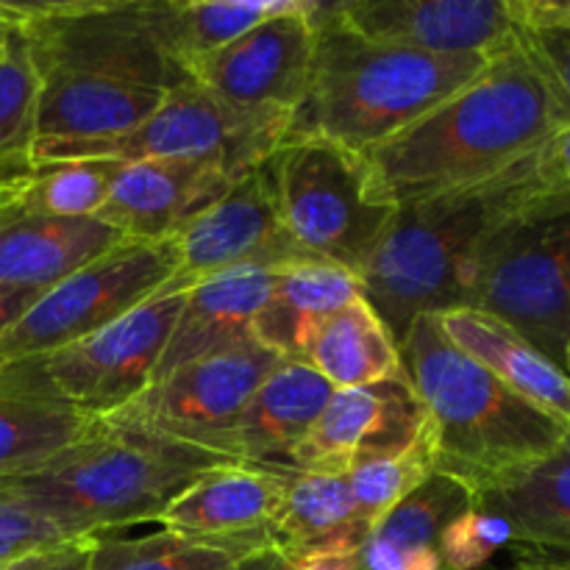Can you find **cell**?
<instances>
[{
    "label": "cell",
    "instance_id": "20",
    "mask_svg": "<svg viewBox=\"0 0 570 570\" xmlns=\"http://www.w3.org/2000/svg\"><path fill=\"white\" fill-rule=\"evenodd\" d=\"M98 217L0 215V289L42 295L122 243Z\"/></svg>",
    "mask_w": 570,
    "mask_h": 570
},
{
    "label": "cell",
    "instance_id": "27",
    "mask_svg": "<svg viewBox=\"0 0 570 570\" xmlns=\"http://www.w3.org/2000/svg\"><path fill=\"white\" fill-rule=\"evenodd\" d=\"M301 362L321 373L334 390L410 379L401 360V345L367 298L334 312L309 340Z\"/></svg>",
    "mask_w": 570,
    "mask_h": 570
},
{
    "label": "cell",
    "instance_id": "7",
    "mask_svg": "<svg viewBox=\"0 0 570 570\" xmlns=\"http://www.w3.org/2000/svg\"><path fill=\"white\" fill-rule=\"evenodd\" d=\"M462 306L495 317L566 371L570 195L540 200L488 239L465 278Z\"/></svg>",
    "mask_w": 570,
    "mask_h": 570
},
{
    "label": "cell",
    "instance_id": "37",
    "mask_svg": "<svg viewBox=\"0 0 570 570\" xmlns=\"http://www.w3.org/2000/svg\"><path fill=\"white\" fill-rule=\"evenodd\" d=\"M521 42L534 53V59L554 78L557 89L566 98L570 111V28L554 31H521Z\"/></svg>",
    "mask_w": 570,
    "mask_h": 570
},
{
    "label": "cell",
    "instance_id": "9",
    "mask_svg": "<svg viewBox=\"0 0 570 570\" xmlns=\"http://www.w3.org/2000/svg\"><path fill=\"white\" fill-rule=\"evenodd\" d=\"M189 287L167 282L111 326L48 351L0 365V390L59 401L92 417H106L137 399L154 379Z\"/></svg>",
    "mask_w": 570,
    "mask_h": 570
},
{
    "label": "cell",
    "instance_id": "19",
    "mask_svg": "<svg viewBox=\"0 0 570 570\" xmlns=\"http://www.w3.org/2000/svg\"><path fill=\"white\" fill-rule=\"evenodd\" d=\"M334 387L301 360H282L256 387L245 410L217 440V454L254 465H287L315 426Z\"/></svg>",
    "mask_w": 570,
    "mask_h": 570
},
{
    "label": "cell",
    "instance_id": "24",
    "mask_svg": "<svg viewBox=\"0 0 570 570\" xmlns=\"http://www.w3.org/2000/svg\"><path fill=\"white\" fill-rule=\"evenodd\" d=\"M438 321L451 345L493 373L512 393L570 429V376L562 367L484 312L460 306L440 312Z\"/></svg>",
    "mask_w": 570,
    "mask_h": 570
},
{
    "label": "cell",
    "instance_id": "32",
    "mask_svg": "<svg viewBox=\"0 0 570 570\" xmlns=\"http://www.w3.org/2000/svg\"><path fill=\"white\" fill-rule=\"evenodd\" d=\"M434 473H438V454H434L432 426L426 417V426L415 440L387 454L360 462L354 471L345 473V479H348L356 512L373 529Z\"/></svg>",
    "mask_w": 570,
    "mask_h": 570
},
{
    "label": "cell",
    "instance_id": "8",
    "mask_svg": "<svg viewBox=\"0 0 570 570\" xmlns=\"http://www.w3.org/2000/svg\"><path fill=\"white\" fill-rule=\"evenodd\" d=\"M289 237L362 282L395 206L379 195L365 156L317 137H287L267 159Z\"/></svg>",
    "mask_w": 570,
    "mask_h": 570
},
{
    "label": "cell",
    "instance_id": "46",
    "mask_svg": "<svg viewBox=\"0 0 570 570\" xmlns=\"http://www.w3.org/2000/svg\"><path fill=\"white\" fill-rule=\"evenodd\" d=\"M566 371H568V376H570V345H568V360H566Z\"/></svg>",
    "mask_w": 570,
    "mask_h": 570
},
{
    "label": "cell",
    "instance_id": "21",
    "mask_svg": "<svg viewBox=\"0 0 570 570\" xmlns=\"http://www.w3.org/2000/svg\"><path fill=\"white\" fill-rule=\"evenodd\" d=\"M165 95L161 89L111 78L42 72L33 111V142L117 139L142 126Z\"/></svg>",
    "mask_w": 570,
    "mask_h": 570
},
{
    "label": "cell",
    "instance_id": "15",
    "mask_svg": "<svg viewBox=\"0 0 570 570\" xmlns=\"http://www.w3.org/2000/svg\"><path fill=\"white\" fill-rule=\"evenodd\" d=\"M328 9L362 37L426 53L499 56L521 39L512 0H340Z\"/></svg>",
    "mask_w": 570,
    "mask_h": 570
},
{
    "label": "cell",
    "instance_id": "35",
    "mask_svg": "<svg viewBox=\"0 0 570 570\" xmlns=\"http://www.w3.org/2000/svg\"><path fill=\"white\" fill-rule=\"evenodd\" d=\"M507 546H512L510 527L493 512L471 507L443 529L440 560L445 570H479Z\"/></svg>",
    "mask_w": 570,
    "mask_h": 570
},
{
    "label": "cell",
    "instance_id": "42",
    "mask_svg": "<svg viewBox=\"0 0 570 570\" xmlns=\"http://www.w3.org/2000/svg\"><path fill=\"white\" fill-rule=\"evenodd\" d=\"M37 301V295H22V293H9V289H0V337H3L6 328L28 309V306Z\"/></svg>",
    "mask_w": 570,
    "mask_h": 570
},
{
    "label": "cell",
    "instance_id": "5",
    "mask_svg": "<svg viewBox=\"0 0 570 570\" xmlns=\"http://www.w3.org/2000/svg\"><path fill=\"white\" fill-rule=\"evenodd\" d=\"M228 456L165 434L100 426L45 465L0 479L70 538H100L134 523L159 521L173 499Z\"/></svg>",
    "mask_w": 570,
    "mask_h": 570
},
{
    "label": "cell",
    "instance_id": "2",
    "mask_svg": "<svg viewBox=\"0 0 570 570\" xmlns=\"http://www.w3.org/2000/svg\"><path fill=\"white\" fill-rule=\"evenodd\" d=\"M562 189L549 142L532 156L473 187L395 206V215L362 276L373 306L395 343L421 315L460 309L465 278L488 239Z\"/></svg>",
    "mask_w": 570,
    "mask_h": 570
},
{
    "label": "cell",
    "instance_id": "31",
    "mask_svg": "<svg viewBox=\"0 0 570 570\" xmlns=\"http://www.w3.org/2000/svg\"><path fill=\"white\" fill-rule=\"evenodd\" d=\"M120 170L122 161L115 159H67L31 165L20 178L14 200L6 212L95 217Z\"/></svg>",
    "mask_w": 570,
    "mask_h": 570
},
{
    "label": "cell",
    "instance_id": "45",
    "mask_svg": "<svg viewBox=\"0 0 570 570\" xmlns=\"http://www.w3.org/2000/svg\"><path fill=\"white\" fill-rule=\"evenodd\" d=\"M11 31H14V22H11V17L6 14L3 0H0V59H3L6 45H9V39H11Z\"/></svg>",
    "mask_w": 570,
    "mask_h": 570
},
{
    "label": "cell",
    "instance_id": "18",
    "mask_svg": "<svg viewBox=\"0 0 570 570\" xmlns=\"http://www.w3.org/2000/svg\"><path fill=\"white\" fill-rule=\"evenodd\" d=\"M289 465H254L228 462L212 468L184 488L167 504L159 521L161 529H176L206 538H265L276 540L278 510H282Z\"/></svg>",
    "mask_w": 570,
    "mask_h": 570
},
{
    "label": "cell",
    "instance_id": "25",
    "mask_svg": "<svg viewBox=\"0 0 570 570\" xmlns=\"http://www.w3.org/2000/svg\"><path fill=\"white\" fill-rule=\"evenodd\" d=\"M360 298H365V287L354 273L323 259L298 262L276 273L250 334L284 360H301L317 328Z\"/></svg>",
    "mask_w": 570,
    "mask_h": 570
},
{
    "label": "cell",
    "instance_id": "26",
    "mask_svg": "<svg viewBox=\"0 0 570 570\" xmlns=\"http://www.w3.org/2000/svg\"><path fill=\"white\" fill-rule=\"evenodd\" d=\"M471 507V488L438 471L371 529L356 551V570H445L443 529Z\"/></svg>",
    "mask_w": 570,
    "mask_h": 570
},
{
    "label": "cell",
    "instance_id": "30",
    "mask_svg": "<svg viewBox=\"0 0 570 570\" xmlns=\"http://www.w3.org/2000/svg\"><path fill=\"white\" fill-rule=\"evenodd\" d=\"M265 538H206L161 529L145 538L100 534L92 543L89 570H228L254 551L273 546Z\"/></svg>",
    "mask_w": 570,
    "mask_h": 570
},
{
    "label": "cell",
    "instance_id": "6",
    "mask_svg": "<svg viewBox=\"0 0 570 570\" xmlns=\"http://www.w3.org/2000/svg\"><path fill=\"white\" fill-rule=\"evenodd\" d=\"M37 72L111 78L161 92L193 81L173 53L170 0L6 3Z\"/></svg>",
    "mask_w": 570,
    "mask_h": 570
},
{
    "label": "cell",
    "instance_id": "3",
    "mask_svg": "<svg viewBox=\"0 0 570 570\" xmlns=\"http://www.w3.org/2000/svg\"><path fill=\"white\" fill-rule=\"evenodd\" d=\"M493 56L426 53L351 31L315 9L309 87L287 137H317L365 154L471 83Z\"/></svg>",
    "mask_w": 570,
    "mask_h": 570
},
{
    "label": "cell",
    "instance_id": "4",
    "mask_svg": "<svg viewBox=\"0 0 570 570\" xmlns=\"http://www.w3.org/2000/svg\"><path fill=\"white\" fill-rule=\"evenodd\" d=\"M401 360L432 426L438 471L471 493L534 465L566 440L562 423L451 345L438 315L412 323Z\"/></svg>",
    "mask_w": 570,
    "mask_h": 570
},
{
    "label": "cell",
    "instance_id": "22",
    "mask_svg": "<svg viewBox=\"0 0 570 570\" xmlns=\"http://www.w3.org/2000/svg\"><path fill=\"white\" fill-rule=\"evenodd\" d=\"M276 273L271 267H237L193 284L154 379L254 337L250 326L271 298Z\"/></svg>",
    "mask_w": 570,
    "mask_h": 570
},
{
    "label": "cell",
    "instance_id": "34",
    "mask_svg": "<svg viewBox=\"0 0 570 570\" xmlns=\"http://www.w3.org/2000/svg\"><path fill=\"white\" fill-rule=\"evenodd\" d=\"M9 14V11H6ZM39 76L20 28L11 31L0 59V170L31 165L33 111H37Z\"/></svg>",
    "mask_w": 570,
    "mask_h": 570
},
{
    "label": "cell",
    "instance_id": "39",
    "mask_svg": "<svg viewBox=\"0 0 570 570\" xmlns=\"http://www.w3.org/2000/svg\"><path fill=\"white\" fill-rule=\"evenodd\" d=\"M295 560L282 549V546H265V549L254 551L250 557H245L243 562H237L228 570H293Z\"/></svg>",
    "mask_w": 570,
    "mask_h": 570
},
{
    "label": "cell",
    "instance_id": "29",
    "mask_svg": "<svg viewBox=\"0 0 570 570\" xmlns=\"http://www.w3.org/2000/svg\"><path fill=\"white\" fill-rule=\"evenodd\" d=\"M59 401L0 390V479L20 476L45 465L100 426Z\"/></svg>",
    "mask_w": 570,
    "mask_h": 570
},
{
    "label": "cell",
    "instance_id": "44",
    "mask_svg": "<svg viewBox=\"0 0 570 570\" xmlns=\"http://www.w3.org/2000/svg\"><path fill=\"white\" fill-rule=\"evenodd\" d=\"M510 570H570V560H551V557H527Z\"/></svg>",
    "mask_w": 570,
    "mask_h": 570
},
{
    "label": "cell",
    "instance_id": "1",
    "mask_svg": "<svg viewBox=\"0 0 570 570\" xmlns=\"http://www.w3.org/2000/svg\"><path fill=\"white\" fill-rule=\"evenodd\" d=\"M568 122L554 78L518 39L460 92L362 156L379 195L401 206L495 178Z\"/></svg>",
    "mask_w": 570,
    "mask_h": 570
},
{
    "label": "cell",
    "instance_id": "40",
    "mask_svg": "<svg viewBox=\"0 0 570 570\" xmlns=\"http://www.w3.org/2000/svg\"><path fill=\"white\" fill-rule=\"evenodd\" d=\"M356 551H326V554L298 557L293 570H356Z\"/></svg>",
    "mask_w": 570,
    "mask_h": 570
},
{
    "label": "cell",
    "instance_id": "16",
    "mask_svg": "<svg viewBox=\"0 0 570 570\" xmlns=\"http://www.w3.org/2000/svg\"><path fill=\"white\" fill-rule=\"evenodd\" d=\"M426 426V410L410 379L373 387L334 390L315 426L287 465L304 473L345 476L360 462L401 449Z\"/></svg>",
    "mask_w": 570,
    "mask_h": 570
},
{
    "label": "cell",
    "instance_id": "38",
    "mask_svg": "<svg viewBox=\"0 0 570 570\" xmlns=\"http://www.w3.org/2000/svg\"><path fill=\"white\" fill-rule=\"evenodd\" d=\"M95 538H70L45 549L28 551L0 570H89Z\"/></svg>",
    "mask_w": 570,
    "mask_h": 570
},
{
    "label": "cell",
    "instance_id": "23",
    "mask_svg": "<svg viewBox=\"0 0 570 570\" xmlns=\"http://www.w3.org/2000/svg\"><path fill=\"white\" fill-rule=\"evenodd\" d=\"M473 507L499 515L532 557L570 560V429L549 456L473 493Z\"/></svg>",
    "mask_w": 570,
    "mask_h": 570
},
{
    "label": "cell",
    "instance_id": "12",
    "mask_svg": "<svg viewBox=\"0 0 570 570\" xmlns=\"http://www.w3.org/2000/svg\"><path fill=\"white\" fill-rule=\"evenodd\" d=\"M282 360V354L250 337L154 379L137 399L104 421L215 451L217 440L232 429L256 387Z\"/></svg>",
    "mask_w": 570,
    "mask_h": 570
},
{
    "label": "cell",
    "instance_id": "13",
    "mask_svg": "<svg viewBox=\"0 0 570 570\" xmlns=\"http://www.w3.org/2000/svg\"><path fill=\"white\" fill-rule=\"evenodd\" d=\"M315 9V0H293L287 11L195 59L189 78L232 109L293 120L309 87Z\"/></svg>",
    "mask_w": 570,
    "mask_h": 570
},
{
    "label": "cell",
    "instance_id": "10",
    "mask_svg": "<svg viewBox=\"0 0 570 570\" xmlns=\"http://www.w3.org/2000/svg\"><path fill=\"white\" fill-rule=\"evenodd\" d=\"M289 117L239 111L195 81L170 89L159 109L117 139L98 142H33L28 161L67 159H193L220 165L232 178L262 167L287 139Z\"/></svg>",
    "mask_w": 570,
    "mask_h": 570
},
{
    "label": "cell",
    "instance_id": "17",
    "mask_svg": "<svg viewBox=\"0 0 570 570\" xmlns=\"http://www.w3.org/2000/svg\"><path fill=\"white\" fill-rule=\"evenodd\" d=\"M234 181L237 178L212 161H128L95 217L126 239H170L193 217L217 204Z\"/></svg>",
    "mask_w": 570,
    "mask_h": 570
},
{
    "label": "cell",
    "instance_id": "41",
    "mask_svg": "<svg viewBox=\"0 0 570 570\" xmlns=\"http://www.w3.org/2000/svg\"><path fill=\"white\" fill-rule=\"evenodd\" d=\"M549 156L562 189L570 193V122L549 142Z\"/></svg>",
    "mask_w": 570,
    "mask_h": 570
},
{
    "label": "cell",
    "instance_id": "11",
    "mask_svg": "<svg viewBox=\"0 0 570 570\" xmlns=\"http://www.w3.org/2000/svg\"><path fill=\"white\" fill-rule=\"evenodd\" d=\"M170 239H122L39 295L0 337V365L89 337L154 298L176 276Z\"/></svg>",
    "mask_w": 570,
    "mask_h": 570
},
{
    "label": "cell",
    "instance_id": "28",
    "mask_svg": "<svg viewBox=\"0 0 570 570\" xmlns=\"http://www.w3.org/2000/svg\"><path fill=\"white\" fill-rule=\"evenodd\" d=\"M273 534L276 546L298 560L326 551H356L371 527L356 512L348 479L293 468Z\"/></svg>",
    "mask_w": 570,
    "mask_h": 570
},
{
    "label": "cell",
    "instance_id": "36",
    "mask_svg": "<svg viewBox=\"0 0 570 570\" xmlns=\"http://www.w3.org/2000/svg\"><path fill=\"white\" fill-rule=\"evenodd\" d=\"M61 540H70V534L61 532L28 501L0 484V566H9L11 560L28 551L61 543Z\"/></svg>",
    "mask_w": 570,
    "mask_h": 570
},
{
    "label": "cell",
    "instance_id": "43",
    "mask_svg": "<svg viewBox=\"0 0 570 570\" xmlns=\"http://www.w3.org/2000/svg\"><path fill=\"white\" fill-rule=\"evenodd\" d=\"M28 167L31 165L3 167V170H0V215H3V212L11 206V200H14L17 187H20V178L26 176Z\"/></svg>",
    "mask_w": 570,
    "mask_h": 570
},
{
    "label": "cell",
    "instance_id": "14",
    "mask_svg": "<svg viewBox=\"0 0 570 570\" xmlns=\"http://www.w3.org/2000/svg\"><path fill=\"white\" fill-rule=\"evenodd\" d=\"M170 243L178 259L173 282L181 287L237 267L284 271L315 259L295 245L284 226L267 161L237 178L217 204L178 228Z\"/></svg>",
    "mask_w": 570,
    "mask_h": 570
},
{
    "label": "cell",
    "instance_id": "33",
    "mask_svg": "<svg viewBox=\"0 0 570 570\" xmlns=\"http://www.w3.org/2000/svg\"><path fill=\"white\" fill-rule=\"evenodd\" d=\"M293 0H170L167 26H170L173 53L187 70L195 59L226 48L228 42L248 33L250 28L287 11Z\"/></svg>",
    "mask_w": 570,
    "mask_h": 570
}]
</instances>
